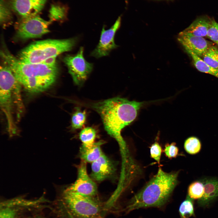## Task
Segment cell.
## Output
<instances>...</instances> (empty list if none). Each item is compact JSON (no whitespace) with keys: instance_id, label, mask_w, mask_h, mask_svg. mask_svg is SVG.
Listing matches in <instances>:
<instances>
[{"instance_id":"cell-1","label":"cell","mask_w":218,"mask_h":218,"mask_svg":"<svg viewBox=\"0 0 218 218\" xmlns=\"http://www.w3.org/2000/svg\"><path fill=\"white\" fill-rule=\"evenodd\" d=\"M144 102L116 97L93 104L91 107L100 115L105 129L117 141L121 152L127 151L122 130L136 118Z\"/></svg>"},{"instance_id":"cell-2","label":"cell","mask_w":218,"mask_h":218,"mask_svg":"<svg viewBox=\"0 0 218 218\" xmlns=\"http://www.w3.org/2000/svg\"><path fill=\"white\" fill-rule=\"evenodd\" d=\"M3 62L12 71L21 86L29 92H43L55 82L58 73L57 65L25 62L12 55L6 49L1 51Z\"/></svg>"},{"instance_id":"cell-3","label":"cell","mask_w":218,"mask_h":218,"mask_svg":"<svg viewBox=\"0 0 218 218\" xmlns=\"http://www.w3.org/2000/svg\"><path fill=\"white\" fill-rule=\"evenodd\" d=\"M179 172L167 173L159 167L157 174L130 199L124 211L160 207L168 200L178 183Z\"/></svg>"},{"instance_id":"cell-4","label":"cell","mask_w":218,"mask_h":218,"mask_svg":"<svg viewBox=\"0 0 218 218\" xmlns=\"http://www.w3.org/2000/svg\"><path fill=\"white\" fill-rule=\"evenodd\" d=\"M21 85L12 70L3 63L0 66V104L6 120L10 137L18 134L15 117L19 119L23 110L21 94Z\"/></svg>"},{"instance_id":"cell-5","label":"cell","mask_w":218,"mask_h":218,"mask_svg":"<svg viewBox=\"0 0 218 218\" xmlns=\"http://www.w3.org/2000/svg\"><path fill=\"white\" fill-rule=\"evenodd\" d=\"M103 206L97 197L65 190L62 195L61 209L65 218H97L101 216Z\"/></svg>"},{"instance_id":"cell-6","label":"cell","mask_w":218,"mask_h":218,"mask_svg":"<svg viewBox=\"0 0 218 218\" xmlns=\"http://www.w3.org/2000/svg\"><path fill=\"white\" fill-rule=\"evenodd\" d=\"M75 38L64 39H47L34 42L19 53L18 58L25 62L41 63L71 50L76 44Z\"/></svg>"},{"instance_id":"cell-7","label":"cell","mask_w":218,"mask_h":218,"mask_svg":"<svg viewBox=\"0 0 218 218\" xmlns=\"http://www.w3.org/2000/svg\"><path fill=\"white\" fill-rule=\"evenodd\" d=\"M83 52L84 48L81 47L77 54L68 55L63 60L74 83L78 86L82 85L84 82L93 68L92 64L84 59Z\"/></svg>"},{"instance_id":"cell-8","label":"cell","mask_w":218,"mask_h":218,"mask_svg":"<svg viewBox=\"0 0 218 218\" xmlns=\"http://www.w3.org/2000/svg\"><path fill=\"white\" fill-rule=\"evenodd\" d=\"M51 22L38 15L22 18L17 28V36L24 40L40 37L49 31L48 26Z\"/></svg>"},{"instance_id":"cell-9","label":"cell","mask_w":218,"mask_h":218,"mask_svg":"<svg viewBox=\"0 0 218 218\" xmlns=\"http://www.w3.org/2000/svg\"><path fill=\"white\" fill-rule=\"evenodd\" d=\"M87 169L86 162L82 160L78 167L76 180L66 190L84 196L97 197V185L89 176Z\"/></svg>"},{"instance_id":"cell-10","label":"cell","mask_w":218,"mask_h":218,"mask_svg":"<svg viewBox=\"0 0 218 218\" xmlns=\"http://www.w3.org/2000/svg\"><path fill=\"white\" fill-rule=\"evenodd\" d=\"M121 20L120 16L110 28L106 30L103 27L99 43L91 52V56L97 58L107 56L112 50L118 46L115 43L114 38L116 31L120 27Z\"/></svg>"},{"instance_id":"cell-11","label":"cell","mask_w":218,"mask_h":218,"mask_svg":"<svg viewBox=\"0 0 218 218\" xmlns=\"http://www.w3.org/2000/svg\"><path fill=\"white\" fill-rule=\"evenodd\" d=\"M177 40L184 49L190 50L200 57L212 45L210 42L203 37L193 35L184 30L179 33Z\"/></svg>"},{"instance_id":"cell-12","label":"cell","mask_w":218,"mask_h":218,"mask_svg":"<svg viewBox=\"0 0 218 218\" xmlns=\"http://www.w3.org/2000/svg\"><path fill=\"white\" fill-rule=\"evenodd\" d=\"M47 0H11L10 7L22 19L38 15Z\"/></svg>"},{"instance_id":"cell-13","label":"cell","mask_w":218,"mask_h":218,"mask_svg":"<svg viewBox=\"0 0 218 218\" xmlns=\"http://www.w3.org/2000/svg\"><path fill=\"white\" fill-rule=\"evenodd\" d=\"M91 178L97 181H101L110 177L115 171V167L111 160L103 154L96 160L92 163Z\"/></svg>"},{"instance_id":"cell-14","label":"cell","mask_w":218,"mask_h":218,"mask_svg":"<svg viewBox=\"0 0 218 218\" xmlns=\"http://www.w3.org/2000/svg\"><path fill=\"white\" fill-rule=\"evenodd\" d=\"M201 181L203 184L204 192L202 197L198 200V203L199 206L205 207L218 197V179L206 178Z\"/></svg>"},{"instance_id":"cell-15","label":"cell","mask_w":218,"mask_h":218,"mask_svg":"<svg viewBox=\"0 0 218 218\" xmlns=\"http://www.w3.org/2000/svg\"><path fill=\"white\" fill-rule=\"evenodd\" d=\"M212 19L206 15L198 17L184 30L196 36H206Z\"/></svg>"},{"instance_id":"cell-16","label":"cell","mask_w":218,"mask_h":218,"mask_svg":"<svg viewBox=\"0 0 218 218\" xmlns=\"http://www.w3.org/2000/svg\"><path fill=\"white\" fill-rule=\"evenodd\" d=\"M104 143V141L100 140L89 146L82 145L80 149V157L82 160L92 163L98 159L104 154L101 146Z\"/></svg>"},{"instance_id":"cell-17","label":"cell","mask_w":218,"mask_h":218,"mask_svg":"<svg viewBox=\"0 0 218 218\" xmlns=\"http://www.w3.org/2000/svg\"><path fill=\"white\" fill-rule=\"evenodd\" d=\"M185 51L192 58L193 64L199 71L209 74L218 78V68L212 67L205 63L200 57L187 49Z\"/></svg>"},{"instance_id":"cell-18","label":"cell","mask_w":218,"mask_h":218,"mask_svg":"<svg viewBox=\"0 0 218 218\" xmlns=\"http://www.w3.org/2000/svg\"><path fill=\"white\" fill-rule=\"evenodd\" d=\"M200 58L210 66L218 68V48L216 47L210 46Z\"/></svg>"},{"instance_id":"cell-19","label":"cell","mask_w":218,"mask_h":218,"mask_svg":"<svg viewBox=\"0 0 218 218\" xmlns=\"http://www.w3.org/2000/svg\"><path fill=\"white\" fill-rule=\"evenodd\" d=\"M67 9L62 5L53 4L51 5L49 11V17L50 20H62L67 17Z\"/></svg>"},{"instance_id":"cell-20","label":"cell","mask_w":218,"mask_h":218,"mask_svg":"<svg viewBox=\"0 0 218 218\" xmlns=\"http://www.w3.org/2000/svg\"><path fill=\"white\" fill-rule=\"evenodd\" d=\"M79 138L85 146H89L93 144L96 137V132L94 128L88 127L83 129L79 134Z\"/></svg>"},{"instance_id":"cell-21","label":"cell","mask_w":218,"mask_h":218,"mask_svg":"<svg viewBox=\"0 0 218 218\" xmlns=\"http://www.w3.org/2000/svg\"><path fill=\"white\" fill-rule=\"evenodd\" d=\"M204 192L203 184L201 180L192 183L189 186L187 196L193 200L198 199L203 196Z\"/></svg>"},{"instance_id":"cell-22","label":"cell","mask_w":218,"mask_h":218,"mask_svg":"<svg viewBox=\"0 0 218 218\" xmlns=\"http://www.w3.org/2000/svg\"><path fill=\"white\" fill-rule=\"evenodd\" d=\"M193 200L187 196L186 199L181 203L179 209L181 218H189L194 215Z\"/></svg>"},{"instance_id":"cell-23","label":"cell","mask_w":218,"mask_h":218,"mask_svg":"<svg viewBox=\"0 0 218 218\" xmlns=\"http://www.w3.org/2000/svg\"><path fill=\"white\" fill-rule=\"evenodd\" d=\"M185 151L190 154H195L200 151L201 144L199 139L194 136L189 137L185 140L184 145Z\"/></svg>"},{"instance_id":"cell-24","label":"cell","mask_w":218,"mask_h":218,"mask_svg":"<svg viewBox=\"0 0 218 218\" xmlns=\"http://www.w3.org/2000/svg\"><path fill=\"white\" fill-rule=\"evenodd\" d=\"M86 116L85 111H82L80 108L77 107L71 117V126L72 128L76 130L81 128L85 123Z\"/></svg>"},{"instance_id":"cell-25","label":"cell","mask_w":218,"mask_h":218,"mask_svg":"<svg viewBox=\"0 0 218 218\" xmlns=\"http://www.w3.org/2000/svg\"><path fill=\"white\" fill-rule=\"evenodd\" d=\"M0 22L4 25L11 19L12 12L10 7L5 0H0Z\"/></svg>"},{"instance_id":"cell-26","label":"cell","mask_w":218,"mask_h":218,"mask_svg":"<svg viewBox=\"0 0 218 218\" xmlns=\"http://www.w3.org/2000/svg\"><path fill=\"white\" fill-rule=\"evenodd\" d=\"M206 37L215 43L218 47V23L212 19Z\"/></svg>"},{"instance_id":"cell-27","label":"cell","mask_w":218,"mask_h":218,"mask_svg":"<svg viewBox=\"0 0 218 218\" xmlns=\"http://www.w3.org/2000/svg\"><path fill=\"white\" fill-rule=\"evenodd\" d=\"M162 151L161 146L157 142H154L150 147V157L155 160L158 164L160 163Z\"/></svg>"},{"instance_id":"cell-28","label":"cell","mask_w":218,"mask_h":218,"mask_svg":"<svg viewBox=\"0 0 218 218\" xmlns=\"http://www.w3.org/2000/svg\"><path fill=\"white\" fill-rule=\"evenodd\" d=\"M164 152L165 156L169 158L176 157L179 153V149L175 143L167 144L165 145Z\"/></svg>"},{"instance_id":"cell-29","label":"cell","mask_w":218,"mask_h":218,"mask_svg":"<svg viewBox=\"0 0 218 218\" xmlns=\"http://www.w3.org/2000/svg\"><path fill=\"white\" fill-rule=\"evenodd\" d=\"M15 211L10 208H5L1 210L0 218H15Z\"/></svg>"},{"instance_id":"cell-30","label":"cell","mask_w":218,"mask_h":218,"mask_svg":"<svg viewBox=\"0 0 218 218\" xmlns=\"http://www.w3.org/2000/svg\"><path fill=\"white\" fill-rule=\"evenodd\" d=\"M97 218H103L102 216H99Z\"/></svg>"},{"instance_id":"cell-31","label":"cell","mask_w":218,"mask_h":218,"mask_svg":"<svg viewBox=\"0 0 218 218\" xmlns=\"http://www.w3.org/2000/svg\"></svg>"}]
</instances>
